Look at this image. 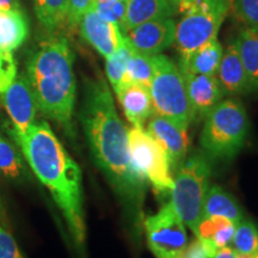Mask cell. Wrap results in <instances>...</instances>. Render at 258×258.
I'll return each mask as SVG.
<instances>
[{"instance_id":"23","label":"cell","mask_w":258,"mask_h":258,"mask_svg":"<svg viewBox=\"0 0 258 258\" xmlns=\"http://www.w3.org/2000/svg\"><path fill=\"white\" fill-rule=\"evenodd\" d=\"M35 14L49 31L67 23V0H35Z\"/></svg>"},{"instance_id":"36","label":"cell","mask_w":258,"mask_h":258,"mask_svg":"<svg viewBox=\"0 0 258 258\" xmlns=\"http://www.w3.org/2000/svg\"><path fill=\"white\" fill-rule=\"evenodd\" d=\"M172 4H176V5H182V4H188V3H191V2H195V0H170Z\"/></svg>"},{"instance_id":"10","label":"cell","mask_w":258,"mask_h":258,"mask_svg":"<svg viewBox=\"0 0 258 258\" xmlns=\"http://www.w3.org/2000/svg\"><path fill=\"white\" fill-rule=\"evenodd\" d=\"M4 108L12 122V135L19 137L36 122L37 104L34 92L24 73L17 74L14 82L4 92L0 93Z\"/></svg>"},{"instance_id":"1","label":"cell","mask_w":258,"mask_h":258,"mask_svg":"<svg viewBox=\"0 0 258 258\" xmlns=\"http://www.w3.org/2000/svg\"><path fill=\"white\" fill-rule=\"evenodd\" d=\"M79 118L95 164L134 214H140L146 180L139 175L129 152L128 131L116 111L108 84L89 80Z\"/></svg>"},{"instance_id":"15","label":"cell","mask_w":258,"mask_h":258,"mask_svg":"<svg viewBox=\"0 0 258 258\" xmlns=\"http://www.w3.org/2000/svg\"><path fill=\"white\" fill-rule=\"evenodd\" d=\"M116 95L133 128L144 129L146 122L154 114L150 89L141 84L132 83L122 86Z\"/></svg>"},{"instance_id":"25","label":"cell","mask_w":258,"mask_h":258,"mask_svg":"<svg viewBox=\"0 0 258 258\" xmlns=\"http://www.w3.org/2000/svg\"><path fill=\"white\" fill-rule=\"evenodd\" d=\"M152 77H153L152 55H147V54L140 53V51H137L134 49L131 59L128 61L127 70H125L123 84H122V86L127 85V84L137 83V84H141V85L147 86V88L150 89L151 82H152Z\"/></svg>"},{"instance_id":"17","label":"cell","mask_w":258,"mask_h":258,"mask_svg":"<svg viewBox=\"0 0 258 258\" xmlns=\"http://www.w3.org/2000/svg\"><path fill=\"white\" fill-rule=\"evenodd\" d=\"M235 226V222L222 217H202L194 233L209 258H213L218 250L230 246Z\"/></svg>"},{"instance_id":"6","label":"cell","mask_w":258,"mask_h":258,"mask_svg":"<svg viewBox=\"0 0 258 258\" xmlns=\"http://www.w3.org/2000/svg\"><path fill=\"white\" fill-rule=\"evenodd\" d=\"M153 77L150 85L154 114L188 129L194 120L185 80L179 67L163 54L152 55Z\"/></svg>"},{"instance_id":"12","label":"cell","mask_w":258,"mask_h":258,"mask_svg":"<svg viewBox=\"0 0 258 258\" xmlns=\"http://www.w3.org/2000/svg\"><path fill=\"white\" fill-rule=\"evenodd\" d=\"M176 23L171 18L153 19L124 32L132 47L137 51L157 55L173 44Z\"/></svg>"},{"instance_id":"33","label":"cell","mask_w":258,"mask_h":258,"mask_svg":"<svg viewBox=\"0 0 258 258\" xmlns=\"http://www.w3.org/2000/svg\"><path fill=\"white\" fill-rule=\"evenodd\" d=\"M235 251L231 246H225L222 249L218 250L217 253L213 256V258H234Z\"/></svg>"},{"instance_id":"3","label":"cell","mask_w":258,"mask_h":258,"mask_svg":"<svg viewBox=\"0 0 258 258\" xmlns=\"http://www.w3.org/2000/svg\"><path fill=\"white\" fill-rule=\"evenodd\" d=\"M73 63L69 41L61 36L41 42L27 63V77L37 109L70 135H73L77 96Z\"/></svg>"},{"instance_id":"28","label":"cell","mask_w":258,"mask_h":258,"mask_svg":"<svg viewBox=\"0 0 258 258\" xmlns=\"http://www.w3.org/2000/svg\"><path fill=\"white\" fill-rule=\"evenodd\" d=\"M92 9L103 19L111 22L124 31V18H125V2L117 0H95Z\"/></svg>"},{"instance_id":"9","label":"cell","mask_w":258,"mask_h":258,"mask_svg":"<svg viewBox=\"0 0 258 258\" xmlns=\"http://www.w3.org/2000/svg\"><path fill=\"white\" fill-rule=\"evenodd\" d=\"M147 246L156 258H178L188 245L186 226L170 202L144 221Z\"/></svg>"},{"instance_id":"24","label":"cell","mask_w":258,"mask_h":258,"mask_svg":"<svg viewBox=\"0 0 258 258\" xmlns=\"http://www.w3.org/2000/svg\"><path fill=\"white\" fill-rule=\"evenodd\" d=\"M134 48L129 43L127 38L124 36L123 42L121 46L116 49L110 56L106 57L105 62V72L108 77L109 83L112 86L115 92H117L121 89L123 84V78L125 70H127L128 61L133 54Z\"/></svg>"},{"instance_id":"34","label":"cell","mask_w":258,"mask_h":258,"mask_svg":"<svg viewBox=\"0 0 258 258\" xmlns=\"http://www.w3.org/2000/svg\"><path fill=\"white\" fill-rule=\"evenodd\" d=\"M0 10H19L17 0H0Z\"/></svg>"},{"instance_id":"27","label":"cell","mask_w":258,"mask_h":258,"mask_svg":"<svg viewBox=\"0 0 258 258\" xmlns=\"http://www.w3.org/2000/svg\"><path fill=\"white\" fill-rule=\"evenodd\" d=\"M24 163L14 145L0 137V173L10 179H18L24 173Z\"/></svg>"},{"instance_id":"32","label":"cell","mask_w":258,"mask_h":258,"mask_svg":"<svg viewBox=\"0 0 258 258\" xmlns=\"http://www.w3.org/2000/svg\"><path fill=\"white\" fill-rule=\"evenodd\" d=\"M178 258H209L208 253L206 252L205 247L198 239L192 240L191 243L186 245V247L180 253Z\"/></svg>"},{"instance_id":"18","label":"cell","mask_w":258,"mask_h":258,"mask_svg":"<svg viewBox=\"0 0 258 258\" xmlns=\"http://www.w3.org/2000/svg\"><path fill=\"white\" fill-rule=\"evenodd\" d=\"M28 34V21L21 10H0V53L14 54Z\"/></svg>"},{"instance_id":"39","label":"cell","mask_w":258,"mask_h":258,"mask_svg":"<svg viewBox=\"0 0 258 258\" xmlns=\"http://www.w3.org/2000/svg\"><path fill=\"white\" fill-rule=\"evenodd\" d=\"M254 258H258V253L256 254V256H254Z\"/></svg>"},{"instance_id":"2","label":"cell","mask_w":258,"mask_h":258,"mask_svg":"<svg viewBox=\"0 0 258 258\" xmlns=\"http://www.w3.org/2000/svg\"><path fill=\"white\" fill-rule=\"evenodd\" d=\"M14 138L32 172L49 190L66 220L74 245L84 256L86 222L83 176L79 165L60 143L47 121H36L27 133Z\"/></svg>"},{"instance_id":"7","label":"cell","mask_w":258,"mask_h":258,"mask_svg":"<svg viewBox=\"0 0 258 258\" xmlns=\"http://www.w3.org/2000/svg\"><path fill=\"white\" fill-rule=\"evenodd\" d=\"M211 166L205 157L185 158L176 171L170 203L180 220L194 232L203 217V205L209 189Z\"/></svg>"},{"instance_id":"5","label":"cell","mask_w":258,"mask_h":258,"mask_svg":"<svg viewBox=\"0 0 258 258\" xmlns=\"http://www.w3.org/2000/svg\"><path fill=\"white\" fill-rule=\"evenodd\" d=\"M231 6L232 0H195L179 5L184 16L176 24L173 40L179 59L217 38Z\"/></svg>"},{"instance_id":"16","label":"cell","mask_w":258,"mask_h":258,"mask_svg":"<svg viewBox=\"0 0 258 258\" xmlns=\"http://www.w3.org/2000/svg\"><path fill=\"white\" fill-rule=\"evenodd\" d=\"M215 77L225 96L249 93L246 73H245L235 41L228 44L222 53Z\"/></svg>"},{"instance_id":"21","label":"cell","mask_w":258,"mask_h":258,"mask_svg":"<svg viewBox=\"0 0 258 258\" xmlns=\"http://www.w3.org/2000/svg\"><path fill=\"white\" fill-rule=\"evenodd\" d=\"M246 73L249 92L258 93V30L244 27L235 40Z\"/></svg>"},{"instance_id":"13","label":"cell","mask_w":258,"mask_h":258,"mask_svg":"<svg viewBox=\"0 0 258 258\" xmlns=\"http://www.w3.org/2000/svg\"><path fill=\"white\" fill-rule=\"evenodd\" d=\"M80 34L95 49L104 56H110L124 40L123 32L117 25L105 21L93 9L83 16L79 23Z\"/></svg>"},{"instance_id":"31","label":"cell","mask_w":258,"mask_h":258,"mask_svg":"<svg viewBox=\"0 0 258 258\" xmlns=\"http://www.w3.org/2000/svg\"><path fill=\"white\" fill-rule=\"evenodd\" d=\"M95 0H67V23L71 27H77L83 16L92 9Z\"/></svg>"},{"instance_id":"30","label":"cell","mask_w":258,"mask_h":258,"mask_svg":"<svg viewBox=\"0 0 258 258\" xmlns=\"http://www.w3.org/2000/svg\"><path fill=\"white\" fill-rule=\"evenodd\" d=\"M0 258H25L14 235L0 222Z\"/></svg>"},{"instance_id":"35","label":"cell","mask_w":258,"mask_h":258,"mask_svg":"<svg viewBox=\"0 0 258 258\" xmlns=\"http://www.w3.org/2000/svg\"><path fill=\"white\" fill-rule=\"evenodd\" d=\"M0 222H2V224L4 225L6 228H8L9 220H8V217H6V212H5L4 205H3L2 199H0Z\"/></svg>"},{"instance_id":"20","label":"cell","mask_w":258,"mask_h":258,"mask_svg":"<svg viewBox=\"0 0 258 258\" xmlns=\"http://www.w3.org/2000/svg\"><path fill=\"white\" fill-rule=\"evenodd\" d=\"M172 15L169 0H127L124 31L153 19L170 18Z\"/></svg>"},{"instance_id":"29","label":"cell","mask_w":258,"mask_h":258,"mask_svg":"<svg viewBox=\"0 0 258 258\" xmlns=\"http://www.w3.org/2000/svg\"><path fill=\"white\" fill-rule=\"evenodd\" d=\"M232 4L245 27L258 30V0H232Z\"/></svg>"},{"instance_id":"4","label":"cell","mask_w":258,"mask_h":258,"mask_svg":"<svg viewBox=\"0 0 258 258\" xmlns=\"http://www.w3.org/2000/svg\"><path fill=\"white\" fill-rule=\"evenodd\" d=\"M249 129L243 103L235 98L222 99L205 117L200 145L212 159H232L243 150Z\"/></svg>"},{"instance_id":"19","label":"cell","mask_w":258,"mask_h":258,"mask_svg":"<svg viewBox=\"0 0 258 258\" xmlns=\"http://www.w3.org/2000/svg\"><path fill=\"white\" fill-rule=\"evenodd\" d=\"M222 53L224 49L221 43L218 38H213L199 49L192 51L190 55L179 59L178 67L182 73L215 76L220 64Z\"/></svg>"},{"instance_id":"22","label":"cell","mask_w":258,"mask_h":258,"mask_svg":"<svg viewBox=\"0 0 258 258\" xmlns=\"http://www.w3.org/2000/svg\"><path fill=\"white\" fill-rule=\"evenodd\" d=\"M203 217H222L238 224L244 219L237 200L220 185H211L203 205Z\"/></svg>"},{"instance_id":"8","label":"cell","mask_w":258,"mask_h":258,"mask_svg":"<svg viewBox=\"0 0 258 258\" xmlns=\"http://www.w3.org/2000/svg\"><path fill=\"white\" fill-rule=\"evenodd\" d=\"M129 152L135 170L159 195L170 194L173 185L169 160L163 148L144 129L128 131Z\"/></svg>"},{"instance_id":"38","label":"cell","mask_w":258,"mask_h":258,"mask_svg":"<svg viewBox=\"0 0 258 258\" xmlns=\"http://www.w3.org/2000/svg\"><path fill=\"white\" fill-rule=\"evenodd\" d=\"M117 2H125V3H127V0H117Z\"/></svg>"},{"instance_id":"14","label":"cell","mask_w":258,"mask_h":258,"mask_svg":"<svg viewBox=\"0 0 258 258\" xmlns=\"http://www.w3.org/2000/svg\"><path fill=\"white\" fill-rule=\"evenodd\" d=\"M194 120L205 118L224 98V92L215 76L183 73Z\"/></svg>"},{"instance_id":"11","label":"cell","mask_w":258,"mask_h":258,"mask_svg":"<svg viewBox=\"0 0 258 258\" xmlns=\"http://www.w3.org/2000/svg\"><path fill=\"white\" fill-rule=\"evenodd\" d=\"M147 122V133L163 148L169 160L170 169L177 171L188 154V129L170 118L157 114L151 116Z\"/></svg>"},{"instance_id":"26","label":"cell","mask_w":258,"mask_h":258,"mask_svg":"<svg viewBox=\"0 0 258 258\" xmlns=\"http://www.w3.org/2000/svg\"><path fill=\"white\" fill-rule=\"evenodd\" d=\"M232 249L237 253L256 256L258 253V228L252 221L241 220L235 226L231 241Z\"/></svg>"},{"instance_id":"37","label":"cell","mask_w":258,"mask_h":258,"mask_svg":"<svg viewBox=\"0 0 258 258\" xmlns=\"http://www.w3.org/2000/svg\"><path fill=\"white\" fill-rule=\"evenodd\" d=\"M234 258H254V257L253 256H249V254H241V253L235 252Z\"/></svg>"}]
</instances>
